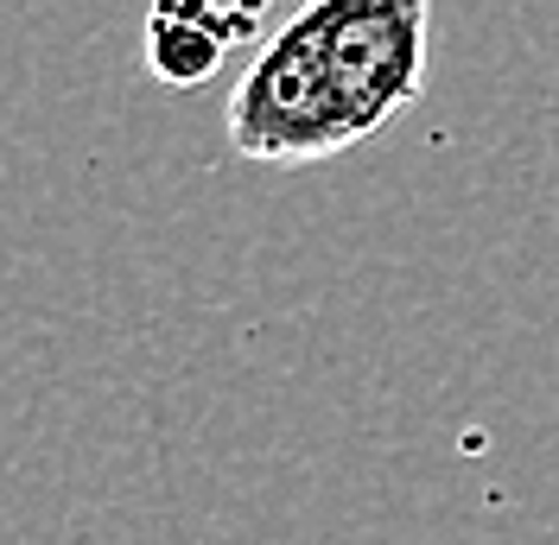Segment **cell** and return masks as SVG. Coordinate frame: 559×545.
Masks as SVG:
<instances>
[{
    "instance_id": "obj_3",
    "label": "cell",
    "mask_w": 559,
    "mask_h": 545,
    "mask_svg": "<svg viewBox=\"0 0 559 545\" xmlns=\"http://www.w3.org/2000/svg\"><path fill=\"white\" fill-rule=\"evenodd\" d=\"M261 38V7L236 0H153L146 7V70L166 89H204L236 45Z\"/></svg>"
},
{
    "instance_id": "obj_2",
    "label": "cell",
    "mask_w": 559,
    "mask_h": 545,
    "mask_svg": "<svg viewBox=\"0 0 559 545\" xmlns=\"http://www.w3.org/2000/svg\"><path fill=\"white\" fill-rule=\"evenodd\" d=\"M356 121L293 20L267 33L229 89V146L254 166H318L356 146Z\"/></svg>"
},
{
    "instance_id": "obj_1",
    "label": "cell",
    "mask_w": 559,
    "mask_h": 545,
    "mask_svg": "<svg viewBox=\"0 0 559 545\" xmlns=\"http://www.w3.org/2000/svg\"><path fill=\"white\" fill-rule=\"evenodd\" d=\"M293 26L312 38L324 76L349 102L356 134L376 140L426 96L432 0H306Z\"/></svg>"
},
{
    "instance_id": "obj_4",
    "label": "cell",
    "mask_w": 559,
    "mask_h": 545,
    "mask_svg": "<svg viewBox=\"0 0 559 545\" xmlns=\"http://www.w3.org/2000/svg\"><path fill=\"white\" fill-rule=\"evenodd\" d=\"M236 7H267V0H236Z\"/></svg>"
}]
</instances>
